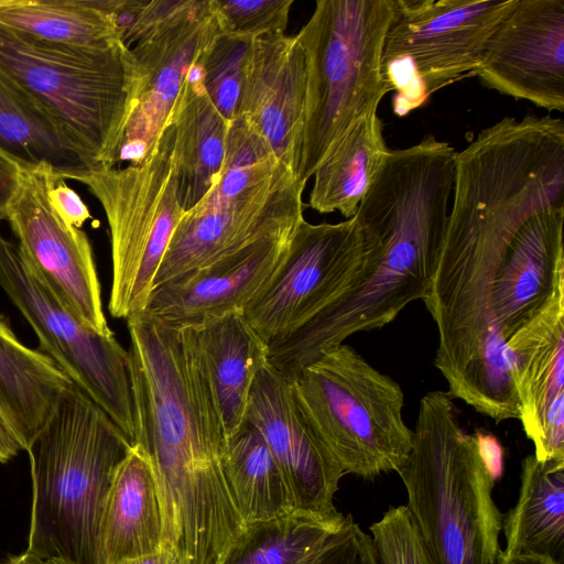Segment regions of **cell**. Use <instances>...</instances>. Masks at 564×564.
I'll use <instances>...</instances> for the list:
<instances>
[{
    "mask_svg": "<svg viewBox=\"0 0 564 564\" xmlns=\"http://www.w3.org/2000/svg\"><path fill=\"white\" fill-rule=\"evenodd\" d=\"M519 417L539 460L564 458V290L507 343Z\"/></svg>",
    "mask_w": 564,
    "mask_h": 564,
    "instance_id": "19",
    "label": "cell"
},
{
    "mask_svg": "<svg viewBox=\"0 0 564 564\" xmlns=\"http://www.w3.org/2000/svg\"><path fill=\"white\" fill-rule=\"evenodd\" d=\"M292 232L265 236L154 286L142 312L171 326L194 328L243 312L276 271Z\"/></svg>",
    "mask_w": 564,
    "mask_h": 564,
    "instance_id": "18",
    "label": "cell"
},
{
    "mask_svg": "<svg viewBox=\"0 0 564 564\" xmlns=\"http://www.w3.org/2000/svg\"><path fill=\"white\" fill-rule=\"evenodd\" d=\"M393 0H318L296 34L306 58L304 121L295 166L306 184L334 144L377 112L390 91L382 50Z\"/></svg>",
    "mask_w": 564,
    "mask_h": 564,
    "instance_id": "6",
    "label": "cell"
},
{
    "mask_svg": "<svg viewBox=\"0 0 564 564\" xmlns=\"http://www.w3.org/2000/svg\"><path fill=\"white\" fill-rule=\"evenodd\" d=\"M455 155L433 134L387 152L354 216L365 246L358 274L317 314L268 344L274 369L292 379L349 336L381 328L423 300L446 229Z\"/></svg>",
    "mask_w": 564,
    "mask_h": 564,
    "instance_id": "3",
    "label": "cell"
},
{
    "mask_svg": "<svg viewBox=\"0 0 564 564\" xmlns=\"http://www.w3.org/2000/svg\"><path fill=\"white\" fill-rule=\"evenodd\" d=\"M22 169L0 152V220L7 219L9 208L19 191Z\"/></svg>",
    "mask_w": 564,
    "mask_h": 564,
    "instance_id": "37",
    "label": "cell"
},
{
    "mask_svg": "<svg viewBox=\"0 0 564 564\" xmlns=\"http://www.w3.org/2000/svg\"><path fill=\"white\" fill-rule=\"evenodd\" d=\"M166 127L172 134L177 196L186 213L218 182L229 128L204 90L197 62L186 76Z\"/></svg>",
    "mask_w": 564,
    "mask_h": 564,
    "instance_id": "23",
    "label": "cell"
},
{
    "mask_svg": "<svg viewBox=\"0 0 564 564\" xmlns=\"http://www.w3.org/2000/svg\"><path fill=\"white\" fill-rule=\"evenodd\" d=\"M322 564H379L371 538L347 516Z\"/></svg>",
    "mask_w": 564,
    "mask_h": 564,
    "instance_id": "35",
    "label": "cell"
},
{
    "mask_svg": "<svg viewBox=\"0 0 564 564\" xmlns=\"http://www.w3.org/2000/svg\"><path fill=\"white\" fill-rule=\"evenodd\" d=\"M0 152L22 170L80 181L98 161L47 109L0 73Z\"/></svg>",
    "mask_w": 564,
    "mask_h": 564,
    "instance_id": "22",
    "label": "cell"
},
{
    "mask_svg": "<svg viewBox=\"0 0 564 564\" xmlns=\"http://www.w3.org/2000/svg\"><path fill=\"white\" fill-rule=\"evenodd\" d=\"M291 381L297 408L345 474L399 471L413 443L400 384L343 343Z\"/></svg>",
    "mask_w": 564,
    "mask_h": 564,
    "instance_id": "8",
    "label": "cell"
},
{
    "mask_svg": "<svg viewBox=\"0 0 564 564\" xmlns=\"http://www.w3.org/2000/svg\"><path fill=\"white\" fill-rule=\"evenodd\" d=\"M252 42L251 37L219 31L196 61L206 95L228 122L239 116Z\"/></svg>",
    "mask_w": 564,
    "mask_h": 564,
    "instance_id": "31",
    "label": "cell"
},
{
    "mask_svg": "<svg viewBox=\"0 0 564 564\" xmlns=\"http://www.w3.org/2000/svg\"><path fill=\"white\" fill-rule=\"evenodd\" d=\"M388 151L377 112L356 122L315 170L310 206L321 214L354 217Z\"/></svg>",
    "mask_w": 564,
    "mask_h": 564,
    "instance_id": "27",
    "label": "cell"
},
{
    "mask_svg": "<svg viewBox=\"0 0 564 564\" xmlns=\"http://www.w3.org/2000/svg\"><path fill=\"white\" fill-rule=\"evenodd\" d=\"M498 564H560L551 557L534 554H505L499 557Z\"/></svg>",
    "mask_w": 564,
    "mask_h": 564,
    "instance_id": "41",
    "label": "cell"
},
{
    "mask_svg": "<svg viewBox=\"0 0 564 564\" xmlns=\"http://www.w3.org/2000/svg\"><path fill=\"white\" fill-rule=\"evenodd\" d=\"M219 31L210 0H204L195 12L130 48L134 86L113 167L139 164L156 151L191 67Z\"/></svg>",
    "mask_w": 564,
    "mask_h": 564,
    "instance_id": "15",
    "label": "cell"
},
{
    "mask_svg": "<svg viewBox=\"0 0 564 564\" xmlns=\"http://www.w3.org/2000/svg\"><path fill=\"white\" fill-rule=\"evenodd\" d=\"M369 530L379 564H432L406 506L391 507Z\"/></svg>",
    "mask_w": 564,
    "mask_h": 564,
    "instance_id": "34",
    "label": "cell"
},
{
    "mask_svg": "<svg viewBox=\"0 0 564 564\" xmlns=\"http://www.w3.org/2000/svg\"><path fill=\"white\" fill-rule=\"evenodd\" d=\"M84 183L102 206L111 245L108 308L117 318L144 310L171 238L185 214L177 196L172 134L139 164L95 170Z\"/></svg>",
    "mask_w": 564,
    "mask_h": 564,
    "instance_id": "10",
    "label": "cell"
},
{
    "mask_svg": "<svg viewBox=\"0 0 564 564\" xmlns=\"http://www.w3.org/2000/svg\"><path fill=\"white\" fill-rule=\"evenodd\" d=\"M365 246L354 217L337 224L303 219L262 291L242 314L269 344L296 329L348 289Z\"/></svg>",
    "mask_w": 564,
    "mask_h": 564,
    "instance_id": "12",
    "label": "cell"
},
{
    "mask_svg": "<svg viewBox=\"0 0 564 564\" xmlns=\"http://www.w3.org/2000/svg\"><path fill=\"white\" fill-rule=\"evenodd\" d=\"M564 208L520 228L446 227L423 302L437 328L434 366L452 399L506 420L518 413L507 343L564 290Z\"/></svg>",
    "mask_w": 564,
    "mask_h": 564,
    "instance_id": "1",
    "label": "cell"
},
{
    "mask_svg": "<svg viewBox=\"0 0 564 564\" xmlns=\"http://www.w3.org/2000/svg\"><path fill=\"white\" fill-rule=\"evenodd\" d=\"M51 203L62 219L79 228L91 218L88 207L79 195L70 188L65 180H56L50 192Z\"/></svg>",
    "mask_w": 564,
    "mask_h": 564,
    "instance_id": "36",
    "label": "cell"
},
{
    "mask_svg": "<svg viewBox=\"0 0 564 564\" xmlns=\"http://www.w3.org/2000/svg\"><path fill=\"white\" fill-rule=\"evenodd\" d=\"M134 440L163 512V545L220 564L246 529L225 471L228 436L194 327L127 318Z\"/></svg>",
    "mask_w": 564,
    "mask_h": 564,
    "instance_id": "2",
    "label": "cell"
},
{
    "mask_svg": "<svg viewBox=\"0 0 564 564\" xmlns=\"http://www.w3.org/2000/svg\"><path fill=\"white\" fill-rule=\"evenodd\" d=\"M305 96L306 58L296 35L267 34L253 39L238 117L243 118L275 159L293 172Z\"/></svg>",
    "mask_w": 564,
    "mask_h": 564,
    "instance_id": "20",
    "label": "cell"
},
{
    "mask_svg": "<svg viewBox=\"0 0 564 564\" xmlns=\"http://www.w3.org/2000/svg\"><path fill=\"white\" fill-rule=\"evenodd\" d=\"M304 183L243 118L229 123L220 177L181 218L153 288L304 219Z\"/></svg>",
    "mask_w": 564,
    "mask_h": 564,
    "instance_id": "7",
    "label": "cell"
},
{
    "mask_svg": "<svg viewBox=\"0 0 564 564\" xmlns=\"http://www.w3.org/2000/svg\"><path fill=\"white\" fill-rule=\"evenodd\" d=\"M131 442L75 383L26 449L32 480L25 553L95 564L104 502Z\"/></svg>",
    "mask_w": 564,
    "mask_h": 564,
    "instance_id": "4",
    "label": "cell"
},
{
    "mask_svg": "<svg viewBox=\"0 0 564 564\" xmlns=\"http://www.w3.org/2000/svg\"><path fill=\"white\" fill-rule=\"evenodd\" d=\"M225 471L246 525L295 510L271 451L260 432L248 422L228 440Z\"/></svg>",
    "mask_w": 564,
    "mask_h": 564,
    "instance_id": "29",
    "label": "cell"
},
{
    "mask_svg": "<svg viewBox=\"0 0 564 564\" xmlns=\"http://www.w3.org/2000/svg\"><path fill=\"white\" fill-rule=\"evenodd\" d=\"M223 32L256 39L285 34L294 0H210Z\"/></svg>",
    "mask_w": 564,
    "mask_h": 564,
    "instance_id": "33",
    "label": "cell"
},
{
    "mask_svg": "<svg viewBox=\"0 0 564 564\" xmlns=\"http://www.w3.org/2000/svg\"><path fill=\"white\" fill-rule=\"evenodd\" d=\"M204 0H101L120 42L128 48L202 7Z\"/></svg>",
    "mask_w": 564,
    "mask_h": 564,
    "instance_id": "32",
    "label": "cell"
},
{
    "mask_svg": "<svg viewBox=\"0 0 564 564\" xmlns=\"http://www.w3.org/2000/svg\"><path fill=\"white\" fill-rule=\"evenodd\" d=\"M517 0H393L381 64L411 67L427 97L474 73L485 46Z\"/></svg>",
    "mask_w": 564,
    "mask_h": 564,
    "instance_id": "13",
    "label": "cell"
},
{
    "mask_svg": "<svg viewBox=\"0 0 564 564\" xmlns=\"http://www.w3.org/2000/svg\"><path fill=\"white\" fill-rule=\"evenodd\" d=\"M163 546L158 482L144 453L132 445L117 466L99 519L95 564H117Z\"/></svg>",
    "mask_w": 564,
    "mask_h": 564,
    "instance_id": "21",
    "label": "cell"
},
{
    "mask_svg": "<svg viewBox=\"0 0 564 564\" xmlns=\"http://www.w3.org/2000/svg\"><path fill=\"white\" fill-rule=\"evenodd\" d=\"M480 452L488 470L496 481L502 474L503 452L499 442L492 435L477 432Z\"/></svg>",
    "mask_w": 564,
    "mask_h": 564,
    "instance_id": "38",
    "label": "cell"
},
{
    "mask_svg": "<svg viewBox=\"0 0 564 564\" xmlns=\"http://www.w3.org/2000/svg\"><path fill=\"white\" fill-rule=\"evenodd\" d=\"M398 474L432 564H498L503 517L495 480L447 392L421 399L412 449Z\"/></svg>",
    "mask_w": 564,
    "mask_h": 564,
    "instance_id": "5",
    "label": "cell"
},
{
    "mask_svg": "<svg viewBox=\"0 0 564 564\" xmlns=\"http://www.w3.org/2000/svg\"><path fill=\"white\" fill-rule=\"evenodd\" d=\"M0 24L74 47L107 48L121 43L97 0H0Z\"/></svg>",
    "mask_w": 564,
    "mask_h": 564,
    "instance_id": "30",
    "label": "cell"
},
{
    "mask_svg": "<svg viewBox=\"0 0 564 564\" xmlns=\"http://www.w3.org/2000/svg\"><path fill=\"white\" fill-rule=\"evenodd\" d=\"M488 88L564 110V0H517L473 73Z\"/></svg>",
    "mask_w": 564,
    "mask_h": 564,
    "instance_id": "16",
    "label": "cell"
},
{
    "mask_svg": "<svg viewBox=\"0 0 564 564\" xmlns=\"http://www.w3.org/2000/svg\"><path fill=\"white\" fill-rule=\"evenodd\" d=\"M22 449L15 434L0 414V463H7Z\"/></svg>",
    "mask_w": 564,
    "mask_h": 564,
    "instance_id": "40",
    "label": "cell"
},
{
    "mask_svg": "<svg viewBox=\"0 0 564 564\" xmlns=\"http://www.w3.org/2000/svg\"><path fill=\"white\" fill-rule=\"evenodd\" d=\"M195 329L223 424L230 438L246 422L253 381L269 362L268 343L242 312L220 316Z\"/></svg>",
    "mask_w": 564,
    "mask_h": 564,
    "instance_id": "25",
    "label": "cell"
},
{
    "mask_svg": "<svg viewBox=\"0 0 564 564\" xmlns=\"http://www.w3.org/2000/svg\"><path fill=\"white\" fill-rule=\"evenodd\" d=\"M56 180L46 167L22 170L7 219L21 258L42 284L93 329L111 335L88 237L65 223L51 203Z\"/></svg>",
    "mask_w": 564,
    "mask_h": 564,
    "instance_id": "14",
    "label": "cell"
},
{
    "mask_svg": "<svg viewBox=\"0 0 564 564\" xmlns=\"http://www.w3.org/2000/svg\"><path fill=\"white\" fill-rule=\"evenodd\" d=\"M246 422L264 438L295 510L329 518L341 514L334 497L345 473L303 417L291 381L269 362L253 381Z\"/></svg>",
    "mask_w": 564,
    "mask_h": 564,
    "instance_id": "17",
    "label": "cell"
},
{
    "mask_svg": "<svg viewBox=\"0 0 564 564\" xmlns=\"http://www.w3.org/2000/svg\"><path fill=\"white\" fill-rule=\"evenodd\" d=\"M117 564H186L182 556L172 547L163 545L151 554L123 560Z\"/></svg>",
    "mask_w": 564,
    "mask_h": 564,
    "instance_id": "39",
    "label": "cell"
},
{
    "mask_svg": "<svg viewBox=\"0 0 564 564\" xmlns=\"http://www.w3.org/2000/svg\"><path fill=\"white\" fill-rule=\"evenodd\" d=\"M0 286L50 357L133 445L129 354L115 335L98 333L58 301L33 274L18 247L0 232Z\"/></svg>",
    "mask_w": 564,
    "mask_h": 564,
    "instance_id": "11",
    "label": "cell"
},
{
    "mask_svg": "<svg viewBox=\"0 0 564 564\" xmlns=\"http://www.w3.org/2000/svg\"><path fill=\"white\" fill-rule=\"evenodd\" d=\"M346 520L294 510L247 524L220 564H322Z\"/></svg>",
    "mask_w": 564,
    "mask_h": 564,
    "instance_id": "28",
    "label": "cell"
},
{
    "mask_svg": "<svg viewBox=\"0 0 564 564\" xmlns=\"http://www.w3.org/2000/svg\"><path fill=\"white\" fill-rule=\"evenodd\" d=\"M73 383L44 352L23 345L0 314V414L23 451Z\"/></svg>",
    "mask_w": 564,
    "mask_h": 564,
    "instance_id": "24",
    "label": "cell"
},
{
    "mask_svg": "<svg viewBox=\"0 0 564 564\" xmlns=\"http://www.w3.org/2000/svg\"><path fill=\"white\" fill-rule=\"evenodd\" d=\"M0 73L47 109L98 161L113 167L130 109V48L42 41L0 24Z\"/></svg>",
    "mask_w": 564,
    "mask_h": 564,
    "instance_id": "9",
    "label": "cell"
},
{
    "mask_svg": "<svg viewBox=\"0 0 564 564\" xmlns=\"http://www.w3.org/2000/svg\"><path fill=\"white\" fill-rule=\"evenodd\" d=\"M0 564H68L62 560L57 558H45L35 556L29 553H22L12 557H9L7 561L1 562Z\"/></svg>",
    "mask_w": 564,
    "mask_h": 564,
    "instance_id": "42",
    "label": "cell"
},
{
    "mask_svg": "<svg viewBox=\"0 0 564 564\" xmlns=\"http://www.w3.org/2000/svg\"><path fill=\"white\" fill-rule=\"evenodd\" d=\"M516 506L502 519L505 554L564 555V458L522 460Z\"/></svg>",
    "mask_w": 564,
    "mask_h": 564,
    "instance_id": "26",
    "label": "cell"
}]
</instances>
